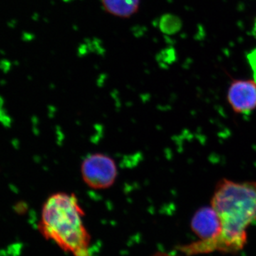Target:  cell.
I'll return each mask as SVG.
<instances>
[{"label": "cell", "mask_w": 256, "mask_h": 256, "mask_svg": "<svg viewBox=\"0 0 256 256\" xmlns=\"http://www.w3.org/2000/svg\"><path fill=\"white\" fill-rule=\"evenodd\" d=\"M252 33H254V36H255L256 38V18L255 23H254V30H252Z\"/></svg>", "instance_id": "9c48e42d"}, {"label": "cell", "mask_w": 256, "mask_h": 256, "mask_svg": "<svg viewBox=\"0 0 256 256\" xmlns=\"http://www.w3.org/2000/svg\"><path fill=\"white\" fill-rule=\"evenodd\" d=\"M80 174L84 182L89 188L96 190L111 188L118 178L116 162L102 153L89 154L82 162Z\"/></svg>", "instance_id": "3957f363"}, {"label": "cell", "mask_w": 256, "mask_h": 256, "mask_svg": "<svg viewBox=\"0 0 256 256\" xmlns=\"http://www.w3.org/2000/svg\"><path fill=\"white\" fill-rule=\"evenodd\" d=\"M84 213L74 194L57 192L42 207L38 224L44 237L74 256H90V236L84 224Z\"/></svg>", "instance_id": "7a4b0ae2"}, {"label": "cell", "mask_w": 256, "mask_h": 256, "mask_svg": "<svg viewBox=\"0 0 256 256\" xmlns=\"http://www.w3.org/2000/svg\"><path fill=\"white\" fill-rule=\"evenodd\" d=\"M227 99L234 112L249 114L256 109V82L234 80L228 88Z\"/></svg>", "instance_id": "277c9868"}, {"label": "cell", "mask_w": 256, "mask_h": 256, "mask_svg": "<svg viewBox=\"0 0 256 256\" xmlns=\"http://www.w3.org/2000/svg\"><path fill=\"white\" fill-rule=\"evenodd\" d=\"M192 228L200 239L198 242L202 244L216 238L220 234V223L213 207H202L197 210L192 218Z\"/></svg>", "instance_id": "5b68a950"}, {"label": "cell", "mask_w": 256, "mask_h": 256, "mask_svg": "<svg viewBox=\"0 0 256 256\" xmlns=\"http://www.w3.org/2000/svg\"><path fill=\"white\" fill-rule=\"evenodd\" d=\"M153 256H174L172 255H170V254H166V252H156V254H154Z\"/></svg>", "instance_id": "ba28073f"}, {"label": "cell", "mask_w": 256, "mask_h": 256, "mask_svg": "<svg viewBox=\"0 0 256 256\" xmlns=\"http://www.w3.org/2000/svg\"><path fill=\"white\" fill-rule=\"evenodd\" d=\"M108 14L120 18H130L138 12L140 0H101Z\"/></svg>", "instance_id": "8992f818"}, {"label": "cell", "mask_w": 256, "mask_h": 256, "mask_svg": "<svg viewBox=\"0 0 256 256\" xmlns=\"http://www.w3.org/2000/svg\"><path fill=\"white\" fill-rule=\"evenodd\" d=\"M178 24V18L171 15H165L160 20V28L164 33L171 34L176 31Z\"/></svg>", "instance_id": "52a82bcc"}, {"label": "cell", "mask_w": 256, "mask_h": 256, "mask_svg": "<svg viewBox=\"0 0 256 256\" xmlns=\"http://www.w3.org/2000/svg\"><path fill=\"white\" fill-rule=\"evenodd\" d=\"M210 206L220 218V234L206 244L196 242L185 246L182 249L188 255L235 252L244 248L247 229L256 223V182L223 178L217 183Z\"/></svg>", "instance_id": "6da1fadb"}]
</instances>
